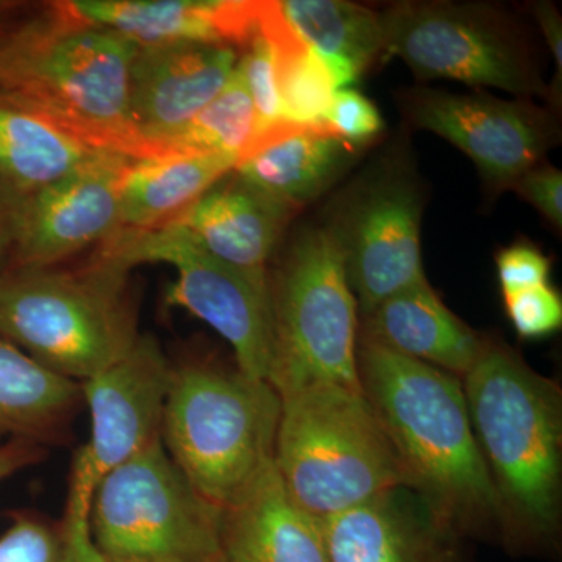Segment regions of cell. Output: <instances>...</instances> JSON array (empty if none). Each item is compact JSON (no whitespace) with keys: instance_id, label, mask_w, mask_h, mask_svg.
Wrapping results in <instances>:
<instances>
[{"instance_id":"10","label":"cell","mask_w":562,"mask_h":562,"mask_svg":"<svg viewBox=\"0 0 562 562\" xmlns=\"http://www.w3.org/2000/svg\"><path fill=\"white\" fill-rule=\"evenodd\" d=\"M384 54L402 58L420 80L449 79L549 95L519 25L487 3L402 2L379 11Z\"/></svg>"},{"instance_id":"36","label":"cell","mask_w":562,"mask_h":562,"mask_svg":"<svg viewBox=\"0 0 562 562\" xmlns=\"http://www.w3.org/2000/svg\"><path fill=\"white\" fill-rule=\"evenodd\" d=\"M18 194L0 183V265L10 260L11 222Z\"/></svg>"},{"instance_id":"37","label":"cell","mask_w":562,"mask_h":562,"mask_svg":"<svg viewBox=\"0 0 562 562\" xmlns=\"http://www.w3.org/2000/svg\"><path fill=\"white\" fill-rule=\"evenodd\" d=\"M221 562H224V560H222Z\"/></svg>"},{"instance_id":"2","label":"cell","mask_w":562,"mask_h":562,"mask_svg":"<svg viewBox=\"0 0 562 562\" xmlns=\"http://www.w3.org/2000/svg\"><path fill=\"white\" fill-rule=\"evenodd\" d=\"M362 394L390 439L403 483L462 539L498 542L497 498L452 373L358 339Z\"/></svg>"},{"instance_id":"4","label":"cell","mask_w":562,"mask_h":562,"mask_svg":"<svg viewBox=\"0 0 562 562\" xmlns=\"http://www.w3.org/2000/svg\"><path fill=\"white\" fill-rule=\"evenodd\" d=\"M128 272L98 250L76 269H2L0 338L72 382L95 379L140 335Z\"/></svg>"},{"instance_id":"16","label":"cell","mask_w":562,"mask_h":562,"mask_svg":"<svg viewBox=\"0 0 562 562\" xmlns=\"http://www.w3.org/2000/svg\"><path fill=\"white\" fill-rule=\"evenodd\" d=\"M321 522L331 562H469L465 539L406 486Z\"/></svg>"},{"instance_id":"35","label":"cell","mask_w":562,"mask_h":562,"mask_svg":"<svg viewBox=\"0 0 562 562\" xmlns=\"http://www.w3.org/2000/svg\"><path fill=\"white\" fill-rule=\"evenodd\" d=\"M43 458V447L40 443L10 439L0 446V483L11 475L31 468Z\"/></svg>"},{"instance_id":"1","label":"cell","mask_w":562,"mask_h":562,"mask_svg":"<svg viewBox=\"0 0 562 562\" xmlns=\"http://www.w3.org/2000/svg\"><path fill=\"white\" fill-rule=\"evenodd\" d=\"M461 382L497 498L498 543L513 557H557L562 532L560 384L494 336H484Z\"/></svg>"},{"instance_id":"28","label":"cell","mask_w":562,"mask_h":562,"mask_svg":"<svg viewBox=\"0 0 562 562\" xmlns=\"http://www.w3.org/2000/svg\"><path fill=\"white\" fill-rule=\"evenodd\" d=\"M260 16V13H258ZM238 69L249 88L257 111V136L280 125L283 120L277 77L276 52L271 41L261 32L260 24L250 40L238 50ZM255 136V138H257Z\"/></svg>"},{"instance_id":"13","label":"cell","mask_w":562,"mask_h":562,"mask_svg":"<svg viewBox=\"0 0 562 562\" xmlns=\"http://www.w3.org/2000/svg\"><path fill=\"white\" fill-rule=\"evenodd\" d=\"M401 109L413 127L436 133L464 151L494 194L513 190L560 140L553 111L531 99L505 101L482 92L416 88L402 94Z\"/></svg>"},{"instance_id":"31","label":"cell","mask_w":562,"mask_h":562,"mask_svg":"<svg viewBox=\"0 0 562 562\" xmlns=\"http://www.w3.org/2000/svg\"><path fill=\"white\" fill-rule=\"evenodd\" d=\"M0 562H58V535L29 513H14L0 535Z\"/></svg>"},{"instance_id":"3","label":"cell","mask_w":562,"mask_h":562,"mask_svg":"<svg viewBox=\"0 0 562 562\" xmlns=\"http://www.w3.org/2000/svg\"><path fill=\"white\" fill-rule=\"evenodd\" d=\"M136 54L132 41L49 3L0 32V94L91 149L132 160L165 157L132 121Z\"/></svg>"},{"instance_id":"15","label":"cell","mask_w":562,"mask_h":562,"mask_svg":"<svg viewBox=\"0 0 562 562\" xmlns=\"http://www.w3.org/2000/svg\"><path fill=\"white\" fill-rule=\"evenodd\" d=\"M238 58V50L225 44L138 47L131 76L136 131L161 155H169V140L224 90Z\"/></svg>"},{"instance_id":"12","label":"cell","mask_w":562,"mask_h":562,"mask_svg":"<svg viewBox=\"0 0 562 562\" xmlns=\"http://www.w3.org/2000/svg\"><path fill=\"white\" fill-rule=\"evenodd\" d=\"M424 191L406 160L387 158L355 180L324 227L335 239L360 317L425 279Z\"/></svg>"},{"instance_id":"6","label":"cell","mask_w":562,"mask_h":562,"mask_svg":"<svg viewBox=\"0 0 562 562\" xmlns=\"http://www.w3.org/2000/svg\"><path fill=\"white\" fill-rule=\"evenodd\" d=\"M273 468L292 501L317 519L405 486L401 464L361 387L280 395Z\"/></svg>"},{"instance_id":"11","label":"cell","mask_w":562,"mask_h":562,"mask_svg":"<svg viewBox=\"0 0 562 562\" xmlns=\"http://www.w3.org/2000/svg\"><path fill=\"white\" fill-rule=\"evenodd\" d=\"M95 250L128 271L144 262L171 265L177 279L166 291V305L206 322L231 344L239 371L269 382L273 349L269 280L254 279L213 257L179 222L157 231H117Z\"/></svg>"},{"instance_id":"23","label":"cell","mask_w":562,"mask_h":562,"mask_svg":"<svg viewBox=\"0 0 562 562\" xmlns=\"http://www.w3.org/2000/svg\"><path fill=\"white\" fill-rule=\"evenodd\" d=\"M279 3L292 31L327 65L338 91L386 55L379 11L346 0Z\"/></svg>"},{"instance_id":"25","label":"cell","mask_w":562,"mask_h":562,"mask_svg":"<svg viewBox=\"0 0 562 562\" xmlns=\"http://www.w3.org/2000/svg\"><path fill=\"white\" fill-rule=\"evenodd\" d=\"M99 151L0 94V183L18 195L54 183Z\"/></svg>"},{"instance_id":"21","label":"cell","mask_w":562,"mask_h":562,"mask_svg":"<svg viewBox=\"0 0 562 562\" xmlns=\"http://www.w3.org/2000/svg\"><path fill=\"white\" fill-rule=\"evenodd\" d=\"M358 339L461 380L484 344V335L450 312L427 280L391 295L361 316Z\"/></svg>"},{"instance_id":"24","label":"cell","mask_w":562,"mask_h":562,"mask_svg":"<svg viewBox=\"0 0 562 562\" xmlns=\"http://www.w3.org/2000/svg\"><path fill=\"white\" fill-rule=\"evenodd\" d=\"M81 398L80 383L0 338V439L43 446L65 427Z\"/></svg>"},{"instance_id":"33","label":"cell","mask_w":562,"mask_h":562,"mask_svg":"<svg viewBox=\"0 0 562 562\" xmlns=\"http://www.w3.org/2000/svg\"><path fill=\"white\" fill-rule=\"evenodd\" d=\"M514 191L531 203L553 228L562 231V172L553 166H535L514 183Z\"/></svg>"},{"instance_id":"22","label":"cell","mask_w":562,"mask_h":562,"mask_svg":"<svg viewBox=\"0 0 562 562\" xmlns=\"http://www.w3.org/2000/svg\"><path fill=\"white\" fill-rule=\"evenodd\" d=\"M235 166L236 158L221 154L132 160L121 183L120 231H157L176 224Z\"/></svg>"},{"instance_id":"18","label":"cell","mask_w":562,"mask_h":562,"mask_svg":"<svg viewBox=\"0 0 562 562\" xmlns=\"http://www.w3.org/2000/svg\"><path fill=\"white\" fill-rule=\"evenodd\" d=\"M292 213L290 206L232 171L177 222L213 257L254 279L268 281L269 260Z\"/></svg>"},{"instance_id":"29","label":"cell","mask_w":562,"mask_h":562,"mask_svg":"<svg viewBox=\"0 0 562 562\" xmlns=\"http://www.w3.org/2000/svg\"><path fill=\"white\" fill-rule=\"evenodd\" d=\"M503 303L514 330L525 341L547 338L561 330L562 297L550 283L505 295Z\"/></svg>"},{"instance_id":"27","label":"cell","mask_w":562,"mask_h":562,"mask_svg":"<svg viewBox=\"0 0 562 562\" xmlns=\"http://www.w3.org/2000/svg\"><path fill=\"white\" fill-rule=\"evenodd\" d=\"M276 52L283 120L297 125H324L335 98V80L324 60L303 41Z\"/></svg>"},{"instance_id":"19","label":"cell","mask_w":562,"mask_h":562,"mask_svg":"<svg viewBox=\"0 0 562 562\" xmlns=\"http://www.w3.org/2000/svg\"><path fill=\"white\" fill-rule=\"evenodd\" d=\"M224 562H331L321 519L284 490L273 464L222 509Z\"/></svg>"},{"instance_id":"7","label":"cell","mask_w":562,"mask_h":562,"mask_svg":"<svg viewBox=\"0 0 562 562\" xmlns=\"http://www.w3.org/2000/svg\"><path fill=\"white\" fill-rule=\"evenodd\" d=\"M272 364L279 395L338 384L361 387L358 303L341 251L324 225L305 228L269 272Z\"/></svg>"},{"instance_id":"5","label":"cell","mask_w":562,"mask_h":562,"mask_svg":"<svg viewBox=\"0 0 562 562\" xmlns=\"http://www.w3.org/2000/svg\"><path fill=\"white\" fill-rule=\"evenodd\" d=\"M280 413L271 383L217 362H190L173 368L160 438L191 486L225 509L273 464Z\"/></svg>"},{"instance_id":"8","label":"cell","mask_w":562,"mask_h":562,"mask_svg":"<svg viewBox=\"0 0 562 562\" xmlns=\"http://www.w3.org/2000/svg\"><path fill=\"white\" fill-rule=\"evenodd\" d=\"M221 519L158 436L95 492L91 532L109 562H221Z\"/></svg>"},{"instance_id":"32","label":"cell","mask_w":562,"mask_h":562,"mask_svg":"<svg viewBox=\"0 0 562 562\" xmlns=\"http://www.w3.org/2000/svg\"><path fill=\"white\" fill-rule=\"evenodd\" d=\"M502 295L531 290L550 283L552 262L539 247L531 243H514L495 257Z\"/></svg>"},{"instance_id":"14","label":"cell","mask_w":562,"mask_h":562,"mask_svg":"<svg viewBox=\"0 0 562 562\" xmlns=\"http://www.w3.org/2000/svg\"><path fill=\"white\" fill-rule=\"evenodd\" d=\"M132 158L99 151L80 168L18 195L7 269L55 268L120 231V195Z\"/></svg>"},{"instance_id":"9","label":"cell","mask_w":562,"mask_h":562,"mask_svg":"<svg viewBox=\"0 0 562 562\" xmlns=\"http://www.w3.org/2000/svg\"><path fill=\"white\" fill-rule=\"evenodd\" d=\"M173 368L151 335L109 371L81 383L91 432L70 469L58 562H109L95 547L91 512L95 492L124 462L160 436L162 406Z\"/></svg>"},{"instance_id":"17","label":"cell","mask_w":562,"mask_h":562,"mask_svg":"<svg viewBox=\"0 0 562 562\" xmlns=\"http://www.w3.org/2000/svg\"><path fill=\"white\" fill-rule=\"evenodd\" d=\"M76 20L138 47L225 44L239 50L257 31L260 0H68Z\"/></svg>"},{"instance_id":"20","label":"cell","mask_w":562,"mask_h":562,"mask_svg":"<svg viewBox=\"0 0 562 562\" xmlns=\"http://www.w3.org/2000/svg\"><path fill=\"white\" fill-rule=\"evenodd\" d=\"M360 150L324 125L281 122L257 136L236 162L235 173L291 210L316 201L357 160Z\"/></svg>"},{"instance_id":"30","label":"cell","mask_w":562,"mask_h":562,"mask_svg":"<svg viewBox=\"0 0 562 562\" xmlns=\"http://www.w3.org/2000/svg\"><path fill=\"white\" fill-rule=\"evenodd\" d=\"M322 124L336 138L358 150L379 138L384 128L375 103L351 88L336 91Z\"/></svg>"},{"instance_id":"34","label":"cell","mask_w":562,"mask_h":562,"mask_svg":"<svg viewBox=\"0 0 562 562\" xmlns=\"http://www.w3.org/2000/svg\"><path fill=\"white\" fill-rule=\"evenodd\" d=\"M536 22L543 33L549 49L552 52L557 74L552 83L549 85V95L547 101L552 103V109L561 105V88H562V21L557 7L549 2H538L532 5Z\"/></svg>"},{"instance_id":"26","label":"cell","mask_w":562,"mask_h":562,"mask_svg":"<svg viewBox=\"0 0 562 562\" xmlns=\"http://www.w3.org/2000/svg\"><path fill=\"white\" fill-rule=\"evenodd\" d=\"M257 131V111L236 65L224 90L176 138L169 140L168 151L228 155L238 162L249 150Z\"/></svg>"}]
</instances>
